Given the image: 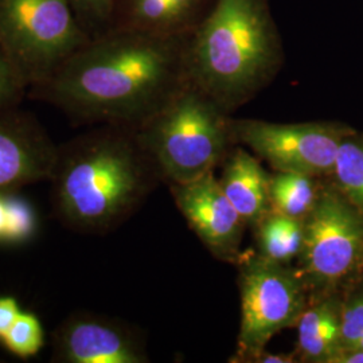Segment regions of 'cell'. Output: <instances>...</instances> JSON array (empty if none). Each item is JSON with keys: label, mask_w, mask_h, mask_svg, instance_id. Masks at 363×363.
I'll use <instances>...</instances> for the list:
<instances>
[{"label": "cell", "mask_w": 363, "mask_h": 363, "mask_svg": "<svg viewBox=\"0 0 363 363\" xmlns=\"http://www.w3.org/2000/svg\"><path fill=\"white\" fill-rule=\"evenodd\" d=\"M187 76L229 115L265 89L284 64L269 0H213L187 39Z\"/></svg>", "instance_id": "3"}, {"label": "cell", "mask_w": 363, "mask_h": 363, "mask_svg": "<svg viewBox=\"0 0 363 363\" xmlns=\"http://www.w3.org/2000/svg\"><path fill=\"white\" fill-rule=\"evenodd\" d=\"M58 145L37 117L15 105L0 109V191L19 193L49 181Z\"/></svg>", "instance_id": "9"}, {"label": "cell", "mask_w": 363, "mask_h": 363, "mask_svg": "<svg viewBox=\"0 0 363 363\" xmlns=\"http://www.w3.org/2000/svg\"><path fill=\"white\" fill-rule=\"evenodd\" d=\"M89 39L69 0H0V46L27 91Z\"/></svg>", "instance_id": "5"}, {"label": "cell", "mask_w": 363, "mask_h": 363, "mask_svg": "<svg viewBox=\"0 0 363 363\" xmlns=\"http://www.w3.org/2000/svg\"><path fill=\"white\" fill-rule=\"evenodd\" d=\"M171 191L183 217L203 244L220 259H235L247 223L213 172L196 181L171 184Z\"/></svg>", "instance_id": "10"}, {"label": "cell", "mask_w": 363, "mask_h": 363, "mask_svg": "<svg viewBox=\"0 0 363 363\" xmlns=\"http://www.w3.org/2000/svg\"><path fill=\"white\" fill-rule=\"evenodd\" d=\"M342 304L325 298L308 306L298 322V350L304 362L330 363L340 350Z\"/></svg>", "instance_id": "14"}, {"label": "cell", "mask_w": 363, "mask_h": 363, "mask_svg": "<svg viewBox=\"0 0 363 363\" xmlns=\"http://www.w3.org/2000/svg\"><path fill=\"white\" fill-rule=\"evenodd\" d=\"M298 273L308 291H330L346 281L363 262V216L337 187L320 189L304 220Z\"/></svg>", "instance_id": "7"}, {"label": "cell", "mask_w": 363, "mask_h": 363, "mask_svg": "<svg viewBox=\"0 0 363 363\" xmlns=\"http://www.w3.org/2000/svg\"><path fill=\"white\" fill-rule=\"evenodd\" d=\"M52 358L60 363L148 362L130 330L93 313H74L57 328Z\"/></svg>", "instance_id": "11"}, {"label": "cell", "mask_w": 363, "mask_h": 363, "mask_svg": "<svg viewBox=\"0 0 363 363\" xmlns=\"http://www.w3.org/2000/svg\"><path fill=\"white\" fill-rule=\"evenodd\" d=\"M211 4L213 0H117L111 28L189 37Z\"/></svg>", "instance_id": "12"}, {"label": "cell", "mask_w": 363, "mask_h": 363, "mask_svg": "<svg viewBox=\"0 0 363 363\" xmlns=\"http://www.w3.org/2000/svg\"><path fill=\"white\" fill-rule=\"evenodd\" d=\"M0 342L18 358L35 357L45 346L43 325L34 312L22 311Z\"/></svg>", "instance_id": "19"}, {"label": "cell", "mask_w": 363, "mask_h": 363, "mask_svg": "<svg viewBox=\"0 0 363 363\" xmlns=\"http://www.w3.org/2000/svg\"><path fill=\"white\" fill-rule=\"evenodd\" d=\"M135 130L169 186L213 172L233 143L230 115L191 82Z\"/></svg>", "instance_id": "4"}, {"label": "cell", "mask_w": 363, "mask_h": 363, "mask_svg": "<svg viewBox=\"0 0 363 363\" xmlns=\"http://www.w3.org/2000/svg\"><path fill=\"white\" fill-rule=\"evenodd\" d=\"M38 229L37 210L27 199L19 193L0 191V245H25Z\"/></svg>", "instance_id": "17"}, {"label": "cell", "mask_w": 363, "mask_h": 363, "mask_svg": "<svg viewBox=\"0 0 363 363\" xmlns=\"http://www.w3.org/2000/svg\"><path fill=\"white\" fill-rule=\"evenodd\" d=\"M363 350V291L342 306L340 350Z\"/></svg>", "instance_id": "21"}, {"label": "cell", "mask_w": 363, "mask_h": 363, "mask_svg": "<svg viewBox=\"0 0 363 363\" xmlns=\"http://www.w3.org/2000/svg\"><path fill=\"white\" fill-rule=\"evenodd\" d=\"M160 175L136 130L96 125L58 145L52 202L60 220L79 233H106L142 205Z\"/></svg>", "instance_id": "2"}, {"label": "cell", "mask_w": 363, "mask_h": 363, "mask_svg": "<svg viewBox=\"0 0 363 363\" xmlns=\"http://www.w3.org/2000/svg\"><path fill=\"white\" fill-rule=\"evenodd\" d=\"M26 91V85L0 46V109L21 105Z\"/></svg>", "instance_id": "22"}, {"label": "cell", "mask_w": 363, "mask_h": 363, "mask_svg": "<svg viewBox=\"0 0 363 363\" xmlns=\"http://www.w3.org/2000/svg\"><path fill=\"white\" fill-rule=\"evenodd\" d=\"M331 175L337 190L363 216V135L354 130L345 138Z\"/></svg>", "instance_id": "18"}, {"label": "cell", "mask_w": 363, "mask_h": 363, "mask_svg": "<svg viewBox=\"0 0 363 363\" xmlns=\"http://www.w3.org/2000/svg\"><path fill=\"white\" fill-rule=\"evenodd\" d=\"M189 37L109 28L28 89L30 96L74 124L138 130L189 82Z\"/></svg>", "instance_id": "1"}, {"label": "cell", "mask_w": 363, "mask_h": 363, "mask_svg": "<svg viewBox=\"0 0 363 363\" xmlns=\"http://www.w3.org/2000/svg\"><path fill=\"white\" fill-rule=\"evenodd\" d=\"M117 0H69L78 23L93 38L112 26Z\"/></svg>", "instance_id": "20"}, {"label": "cell", "mask_w": 363, "mask_h": 363, "mask_svg": "<svg viewBox=\"0 0 363 363\" xmlns=\"http://www.w3.org/2000/svg\"><path fill=\"white\" fill-rule=\"evenodd\" d=\"M242 261L237 361L255 362L276 334L298 325L308 307V288L289 265L259 256Z\"/></svg>", "instance_id": "6"}, {"label": "cell", "mask_w": 363, "mask_h": 363, "mask_svg": "<svg viewBox=\"0 0 363 363\" xmlns=\"http://www.w3.org/2000/svg\"><path fill=\"white\" fill-rule=\"evenodd\" d=\"M255 226L257 228L259 257L283 265L298 259L304 244V220L271 208Z\"/></svg>", "instance_id": "15"}, {"label": "cell", "mask_w": 363, "mask_h": 363, "mask_svg": "<svg viewBox=\"0 0 363 363\" xmlns=\"http://www.w3.org/2000/svg\"><path fill=\"white\" fill-rule=\"evenodd\" d=\"M330 363H363V350L361 349L339 350L331 358Z\"/></svg>", "instance_id": "24"}, {"label": "cell", "mask_w": 363, "mask_h": 363, "mask_svg": "<svg viewBox=\"0 0 363 363\" xmlns=\"http://www.w3.org/2000/svg\"><path fill=\"white\" fill-rule=\"evenodd\" d=\"M351 132L350 127L331 121L274 124L232 118L233 143L245 144L276 171L312 177L333 174L340 144Z\"/></svg>", "instance_id": "8"}, {"label": "cell", "mask_w": 363, "mask_h": 363, "mask_svg": "<svg viewBox=\"0 0 363 363\" xmlns=\"http://www.w3.org/2000/svg\"><path fill=\"white\" fill-rule=\"evenodd\" d=\"M22 311L19 301L13 296H0V340L9 333Z\"/></svg>", "instance_id": "23"}, {"label": "cell", "mask_w": 363, "mask_h": 363, "mask_svg": "<svg viewBox=\"0 0 363 363\" xmlns=\"http://www.w3.org/2000/svg\"><path fill=\"white\" fill-rule=\"evenodd\" d=\"M316 177L294 171H276L271 177V208L289 217L306 220L319 198Z\"/></svg>", "instance_id": "16"}, {"label": "cell", "mask_w": 363, "mask_h": 363, "mask_svg": "<svg viewBox=\"0 0 363 363\" xmlns=\"http://www.w3.org/2000/svg\"><path fill=\"white\" fill-rule=\"evenodd\" d=\"M259 363H292L295 362L294 354H271L264 351L255 361Z\"/></svg>", "instance_id": "25"}, {"label": "cell", "mask_w": 363, "mask_h": 363, "mask_svg": "<svg viewBox=\"0 0 363 363\" xmlns=\"http://www.w3.org/2000/svg\"><path fill=\"white\" fill-rule=\"evenodd\" d=\"M271 177L244 148H235L225 163L220 184L247 225H256L271 210Z\"/></svg>", "instance_id": "13"}]
</instances>
